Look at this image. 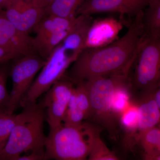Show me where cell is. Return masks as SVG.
I'll return each instance as SVG.
<instances>
[{
  "label": "cell",
  "mask_w": 160,
  "mask_h": 160,
  "mask_svg": "<svg viewBox=\"0 0 160 160\" xmlns=\"http://www.w3.org/2000/svg\"><path fill=\"white\" fill-rule=\"evenodd\" d=\"M4 10L12 26L28 35L45 16L44 9L37 6L32 0L13 1Z\"/></svg>",
  "instance_id": "cell-9"
},
{
  "label": "cell",
  "mask_w": 160,
  "mask_h": 160,
  "mask_svg": "<svg viewBox=\"0 0 160 160\" xmlns=\"http://www.w3.org/2000/svg\"><path fill=\"white\" fill-rule=\"evenodd\" d=\"M142 160H160V154L143 152Z\"/></svg>",
  "instance_id": "cell-29"
},
{
  "label": "cell",
  "mask_w": 160,
  "mask_h": 160,
  "mask_svg": "<svg viewBox=\"0 0 160 160\" xmlns=\"http://www.w3.org/2000/svg\"><path fill=\"white\" fill-rule=\"evenodd\" d=\"M123 27L121 21L113 18L93 21L87 33L84 49L100 48L113 42Z\"/></svg>",
  "instance_id": "cell-11"
},
{
  "label": "cell",
  "mask_w": 160,
  "mask_h": 160,
  "mask_svg": "<svg viewBox=\"0 0 160 160\" xmlns=\"http://www.w3.org/2000/svg\"><path fill=\"white\" fill-rule=\"evenodd\" d=\"M78 57L60 43L46 60L41 72L21 100L19 106L25 108L37 103L40 96L62 79Z\"/></svg>",
  "instance_id": "cell-5"
},
{
  "label": "cell",
  "mask_w": 160,
  "mask_h": 160,
  "mask_svg": "<svg viewBox=\"0 0 160 160\" xmlns=\"http://www.w3.org/2000/svg\"><path fill=\"white\" fill-rule=\"evenodd\" d=\"M73 27L66 31L48 35L43 37L32 38L35 51L40 57L46 60L52 51L68 35Z\"/></svg>",
  "instance_id": "cell-17"
},
{
  "label": "cell",
  "mask_w": 160,
  "mask_h": 160,
  "mask_svg": "<svg viewBox=\"0 0 160 160\" xmlns=\"http://www.w3.org/2000/svg\"><path fill=\"white\" fill-rule=\"evenodd\" d=\"M156 87L140 91L139 100L136 104L138 111L139 132L159 125L160 107L157 104L154 97Z\"/></svg>",
  "instance_id": "cell-12"
},
{
  "label": "cell",
  "mask_w": 160,
  "mask_h": 160,
  "mask_svg": "<svg viewBox=\"0 0 160 160\" xmlns=\"http://www.w3.org/2000/svg\"><path fill=\"white\" fill-rule=\"evenodd\" d=\"M133 65L132 89L145 91L160 86V39L143 35Z\"/></svg>",
  "instance_id": "cell-6"
},
{
  "label": "cell",
  "mask_w": 160,
  "mask_h": 160,
  "mask_svg": "<svg viewBox=\"0 0 160 160\" xmlns=\"http://www.w3.org/2000/svg\"><path fill=\"white\" fill-rule=\"evenodd\" d=\"M77 18V16L65 18L45 15L33 29L36 33L35 38H42L71 29L76 22Z\"/></svg>",
  "instance_id": "cell-14"
},
{
  "label": "cell",
  "mask_w": 160,
  "mask_h": 160,
  "mask_svg": "<svg viewBox=\"0 0 160 160\" xmlns=\"http://www.w3.org/2000/svg\"><path fill=\"white\" fill-rule=\"evenodd\" d=\"M44 158V155L37 152H31L28 155L18 156L9 160H41Z\"/></svg>",
  "instance_id": "cell-27"
},
{
  "label": "cell",
  "mask_w": 160,
  "mask_h": 160,
  "mask_svg": "<svg viewBox=\"0 0 160 160\" xmlns=\"http://www.w3.org/2000/svg\"><path fill=\"white\" fill-rule=\"evenodd\" d=\"M143 11L136 15L124 36L111 44L84 49L72 64L68 78L73 83L129 73L143 35Z\"/></svg>",
  "instance_id": "cell-1"
},
{
  "label": "cell",
  "mask_w": 160,
  "mask_h": 160,
  "mask_svg": "<svg viewBox=\"0 0 160 160\" xmlns=\"http://www.w3.org/2000/svg\"><path fill=\"white\" fill-rule=\"evenodd\" d=\"M45 120V109L41 104L36 103L24 108L18 114L14 128L0 152V160H9L29 151L44 155Z\"/></svg>",
  "instance_id": "cell-3"
},
{
  "label": "cell",
  "mask_w": 160,
  "mask_h": 160,
  "mask_svg": "<svg viewBox=\"0 0 160 160\" xmlns=\"http://www.w3.org/2000/svg\"><path fill=\"white\" fill-rule=\"evenodd\" d=\"M84 0H55L44 9L45 15L70 18L76 15Z\"/></svg>",
  "instance_id": "cell-18"
},
{
  "label": "cell",
  "mask_w": 160,
  "mask_h": 160,
  "mask_svg": "<svg viewBox=\"0 0 160 160\" xmlns=\"http://www.w3.org/2000/svg\"><path fill=\"white\" fill-rule=\"evenodd\" d=\"M11 2H13V1H17V0H11Z\"/></svg>",
  "instance_id": "cell-31"
},
{
  "label": "cell",
  "mask_w": 160,
  "mask_h": 160,
  "mask_svg": "<svg viewBox=\"0 0 160 160\" xmlns=\"http://www.w3.org/2000/svg\"><path fill=\"white\" fill-rule=\"evenodd\" d=\"M17 116L18 114L9 111L7 107L0 108V152L11 134Z\"/></svg>",
  "instance_id": "cell-21"
},
{
  "label": "cell",
  "mask_w": 160,
  "mask_h": 160,
  "mask_svg": "<svg viewBox=\"0 0 160 160\" xmlns=\"http://www.w3.org/2000/svg\"><path fill=\"white\" fill-rule=\"evenodd\" d=\"M138 142L144 152L160 154V125L139 132Z\"/></svg>",
  "instance_id": "cell-19"
},
{
  "label": "cell",
  "mask_w": 160,
  "mask_h": 160,
  "mask_svg": "<svg viewBox=\"0 0 160 160\" xmlns=\"http://www.w3.org/2000/svg\"><path fill=\"white\" fill-rule=\"evenodd\" d=\"M32 2L37 6L41 8L45 9L46 7L49 6L55 0H32Z\"/></svg>",
  "instance_id": "cell-28"
},
{
  "label": "cell",
  "mask_w": 160,
  "mask_h": 160,
  "mask_svg": "<svg viewBox=\"0 0 160 160\" xmlns=\"http://www.w3.org/2000/svg\"><path fill=\"white\" fill-rule=\"evenodd\" d=\"M10 25L11 23L7 19L5 10L0 9V46L2 43Z\"/></svg>",
  "instance_id": "cell-25"
},
{
  "label": "cell",
  "mask_w": 160,
  "mask_h": 160,
  "mask_svg": "<svg viewBox=\"0 0 160 160\" xmlns=\"http://www.w3.org/2000/svg\"><path fill=\"white\" fill-rule=\"evenodd\" d=\"M11 2V0H0V9L5 10Z\"/></svg>",
  "instance_id": "cell-30"
},
{
  "label": "cell",
  "mask_w": 160,
  "mask_h": 160,
  "mask_svg": "<svg viewBox=\"0 0 160 160\" xmlns=\"http://www.w3.org/2000/svg\"><path fill=\"white\" fill-rule=\"evenodd\" d=\"M149 0H84L77 14L91 15L104 12H119L135 16L143 11Z\"/></svg>",
  "instance_id": "cell-10"
},
{
  "label": "cell",
  "mask_w": 160,
  "mask_h": 160,
  "mask_svg": "<svg viewBox=\"0 0 160 160\" xmlns=\"http://www.w3.org/2000/svg\"><path fill=\"white\" fill-rule=\"evenodd\" d=\"M143 11V35L160 39V0H149Z\"/></svg>",
  "instance_id": "cell-15"
},
{
  "label": "cell",
  "mask_w": 160,
  "mask_h": 160,
  "mask_svg": "<svg viewBox=\"0 0 160 160\" xmlns=\"http://www.w3.org/2000/svg\"><path fill=\"white\" fill-rule=\"evenodd\" d=\"M119 121L127 134L129 135L124 141V149L126 151H131L135 146L132 135L134 136L136 132H139L138 111L136 104L131 103L121 115Z\"/></svg>",
  "instance_id": "cell-16"
},
{
  "label": "cell",
  "mask_w": 160,
  "mask_h": 160,
  "mask_svg": "<svg viewBox=\"0 0 160 160\" xmlns=\"http://www.w3.org/2000/svg\"><path fill=\"white\" fill-rule=\"evenodd\" d=\"M18 55L9 49L0 46V64L20 57Z\"/></svg>",
  "instance_id": "cell-26"
},
{
  "label": "cell",
  "mask_w": 160,
  "mask_h": 160,
  "mask_svg": "<svg viewBox=\"0 0 160 160\" xmlns=\"http://www.w3.org/2000/svg\"><path fill=\"white\" fill-rule=\"evenodd\" d=\"M9 62L0 64V108L7 107L10 98V93L7 89L10 69Z\"/></svg>",
  "instance_id": "cell-24"
},
{
  "label": "cell",
  "mask_w": 160,
  "mask_h": 160,
  "mask_svg": "<svg viewBox=\"0 0 160 160\" xmlns=\"http://www.w3.org/2000/svg\"><path fill=\"white\" fill-rule=\"evenodd\" d=\"M15 60L9 71L12 86L7 107L9 111L13 112L19 106L21 100L33 83L37 73L46 62V60L36 53L22 56Z\"/></svg>",
  "instance_id": "cell-7"
},
{
  "label": "cell",
  "mask_w": 160,
  "mask_h": 160,
  "mask_svg": "<svg viewBox=\"0 0 160 160\" xmlns=\"http://www.w3.org/2000/svg\"><path fill=\"white\" fill-rule=\"evenodd\" d=\"M129 73H122L83 81L90 101L89 118L90 123L108 131L110 137L116 140L118 136L119 119L113 113L112 101L118 87L130 82Z\"/></svg>",
  "instance_id": "cell-4"
},
{
  "label": "cell",
  "mask_w": 160,
  "mask_h": 160,
  "mask_svg": "<svg viewBox=\"0 0 160 160\" xmlns=\"http://www.w3.org/2000/svg\"><path fill=\"white\" fill-rule=\"evenodd\" d=\"M86 119V115L78 106L72 92L64 115L63 124L67 126H80Z\"/></svg>",
  "instance_id": "cell-22"
},
{
  "label": "cell",
  "mask_w": 160,
  "mask_h": 160,
  "mask_svg": "<svg viewBox=\"0 0 160 160\" xmlns=\"http://www.w3.org/2000/svg\"><path fill=\"white\" fill-rule=\"evenodd\" d=\"M131 81L118 87L112 97V108L115 116L119 120L120 117L131 104Z\"/></svg>",
  "instance_id": "cell-20"
},
{
  "label": "cell",
  "mask_w": 160,
  "mask_h": 160,
  "mask_svg": "<svg viewBox=\"0 0 160 160\" xmlns=\"http://www.w3.org/2000/svg\"><path fill=\"white\" fill-rule=\"evenodd\" d=\"M93 19L91 15H78L77 21L61 44L67 50L79 55L85 48L87 33Z\"/></svg>",
  "instance_id": "cell-13"
},
{
  "label": "cell",
  "mask_w": 160,
  "mask_h": 160,
  "mask_svg": "<svg viewBox=\"0 0 160 160\" xmlns=\"http://www.w3.org/2000/svg\"><path fill=\"white\" fill-rule=\"evenodd\" d=\"M86 160H121L98 136Z\"/></svg>",
  "instance_id": "cell-23"
},
{
  "label": "cell",
  "mask_w": 160,
  "mask_h": 160,
  "mask_svg": "<svg viewBox=\"0 0 160 160\" xmlns=\"http://www.w3.org/2000/svg\"><path fill=\"white\" fill-rule=\"evenodd\" d=\"M73 83L68 79L59 80L45 92L41 103L46 109V120L49 129L62 125L65 112L73 92Z\"/></svg>",
  "instance_id": "cell-8"
},
{
  "label": "cell",
  "mask_w": 160,
  "mask_h": 160,
  "mask_svg": "<svg viewBox=\"0 0 160 160\" xmlns=\"http://www.w3.org/2000/svg\"><path fill=\"white\" fill-rule=\"evenodd\" d=\"M102 128L84 122L80 126L62 124L49 129L44 146L45 159L86 160Z\"/></svg>",
  "instance_id": "cell-2"
}]
</instances>
